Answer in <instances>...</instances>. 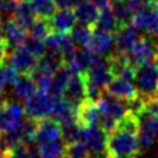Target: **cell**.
<instances>
[{"label":"cell","instance_id":"9","mask_svg":"<svg viewBox=\"0 0 158 158\" xmlns=\"http://www.w3.org/2000/svg\"><path fill=\"white\" fill-rule=\"evenodd\" d=\"M38 60L39 58L33 53H31L25 46H19L8 50L6 61H8V65L17 69L19 74H32V71L38 64Z\"/></svg>","mask_w":158,"mask_h":158},{"label":"cell","instance_id":"35","mask_svg":"<svg viewBox=\"0 0 158 158\" xmlns=\"http://www.w3.org/2000/svg\"><path fill=\"white\" fill-rule=\"evenodd\" d=\"M7 78H6V69L2 67V64H0V96L4 93L6 90V86H7Z\"/></svg>","mask_w":158,"mask_h":158},{"label":"cell","instance_id":"29","mask_svg":"<svg viewBox=\"0 0 158 158\" xmlns=\"http://www.w3.org/2000/svg\"><path fill=\"white\" fill-rule=\"evenodd\" d=\"M69 35H71L72 40L75 42L77 46L86 47L87 42H89V39H90V35H92V28L83 27V25H81V27H75Z\"/></svg>","mask_w":158,"mask_h":158},{"label":"cell","instance_id":"15","mask_svg":"<svg viewBox=\"0 0 158 158\" xmlns=\"http://www.w3.org/2000/svg\"><path fill=\"white\" fill-rule=\"evenodd\" d=\"M63 140V131L61 125L53 118H44V119L38 121V128H36L35 135V143L42 144V143H50Z\"/></svg>","mask_w":158,"mask_h":158},{"label":"cell","instance_id":"13","mask_svg":"<svg viewBox=\"0 0 158 158\" xmlns=\"http://www.w3.org/2000/svg\"><path fill=\"white\" fill-rule=\"evenodd\" d=\"M52 33H71L77 27V15L74 8H57L47 19Z\"/></svg>","mask_w":158,"mask_h":158},{"label":"cell","instance_id":"5","mask_svg":"<svg viewBox=\"0 0 158 158\" xmlns=\"http://www.w3.org/2000/svg\"><path fill=\"white\" fill-rule=\"evenodd\" d=\"M139 121V139L142 148H148L158 139V118L144 107L137 115Z\"/></svg>","mask_w":158,"mask_h":158},{"label":"cell","instance_id":"10","mask_svg":"<svg viewBox=\"0 0 158 158\" xmlns=\"http://www.w3.org/2000/svg\"><path fill=\"white\" fill-rule=\"evenodd\" d=\"M86 77V81L92 82L93 85L98 86L100 89H107L111 81L114 79V72H112L111 67H110V63L107 60V57H97L96 61L92 64L87 72L85 74Z\"/></svg>","mask_w":158,"mask_h":158},{"label":"cell","instance_id":"2","mask_svg":"<svg viewBox=\"0 0 158 158\" xmlns=\"http://www.w3.org/2000/svg\"><path fill=\"white\" fill-rule=\"evenodd\" d=\"M56 103H57V97L50 90L38 89L27 101H24L27 117L35 121L50 118L54 112Z\"/></svg>","mask_w":158,"mask_h":158},{"label":"cell","instance_id":"17","mask_svg":"<svg viewBox=\"0 0 158 158\" xmlns=\"http://www.w3.org/2000/svg\"><path fill=\"white\" fill-rule=\"evenodd\" d=\"M96 56L92 54L87 49L82 47V49H77L75 53L65 61L64 64L68 65V68L72 71V74H82L85 75L87 69L92 67V64L96 61Z\"/></svg>","mask_w":158,"mask_h":158},{"label":"cell","instance_id":"27","mask_svg":"<svg viewBox=\"0 0 158 158\" xmlns=\"http://www.w3.org/2000/svg\"><path fill=\"white\" fill-rule=\"evenodd\" d=\"M65 158H92V154L82 140H77L65 143Z\"/></svg>","mask_w":158,"mask_h":158},{"label":"cell","instance_id":"1","mask_svg":"<svg viewBox=\"0 0 158 158\" xmlns=\"http://www.w3.org/2000/svg\"><path fill=\"white\" fill-rule=\"evenodd\" d=\"M140 148L139 121L136 115L131 114L108 133L107 154L114 158H135Z\"/></svg>","mask_w":158,"mask_h":158},{"label":"cell","instance_id":"31","mask_svg":"<svg viewBox=\"0 0 158 158\" xmlns=\"http://www.w3.org/2000/svg\"><path fill=\"white\" fill-rule=\"evenodd\" d=\"M18 0H0V22L11 19L15 13Z\"/></svg>","mask_w":158,"mask_h":158},{"label":"cell","instance_id":"39","mask_svg":"<svg viewBox=\"0 0 158 158\" xmlns=\"http://www.w3.org/2000/svg\"><path fill=\"white\" fill-rule=\"evenodd\" d=\"M0 158H7V156H6V151L0 150Z\"/></svg>","mask_w":158,"mask_h":158},{"label":"cell","instance_id":"7","mask_svg":"<svg viewBox=\"0 0 158 158\" xmlns=\"http://www.w3.org/2000/svg\"><path fill=\"white\" fill-rule=\"evenodd\" d=\"M107 137H108V133L98 125L86 126L82 129L81 135V140L87 146L90 154L94 156L93 158L107 153Z\"/></svg>","mask_w":158,"mask_h":158},{"label":"cell","instance_id":"4","mask_svg":"<svg viewBox=\"0 0 158 158\" xmlns=\"http://www.w3.org/2000/svg\"><path fill=\"white\" fill-rule=\"evenodd\" d=\"M136 83L139 96H142L144 100L158 96V68L157 65L151 63H144L136 67Z\"/></svg>","mask_w":158,"mask_h":158},{"label":"cell","instance_id":"8","mask_svg":"<svg viewBox=\"0 0 158 158\" xmlns=\"http://www.w3.org/2000/svg\"><path fill=\"white\" fill-rule=\"evenodd\" d=\"M115 46V35L111 32L92 29V35L87 42L86 47L96 57H108L112 54V49Z\"/></svg>","mask_w":158,"mask_h":158},{"label":"cell","instance_id":"26","mask_svg":"<svg viewBox=\"0 0 158 158\" xmlns=\"http://www.w3.org/2000/svg\"><path fill=\"white\" fill-rule=\"evenodd\" d=\"M29 3L39 18L49 19L53 15V13L57 10L54 0H29Z\"/></svg>","mask_w":158,"mask_h":158},{"label":"cell","instance_id":"16","mask_svg":"<svg viewBox=\"0 0 158 158\" xmlns=\"http://www.w3.org/2000/svg\"><path fill=\"white\" fill-rule=\"evenodd\" d=\"M107 93H110L111 96L121 98L123 101H131L139 96L135 82L118 77H114L111 83L107 86Z\"/></svg>","mask_w":158,"mask_h":158},{"label":"cell","instance_id":"18","mask_svg":"<svg viewBox=\"0 0 158 158\" xmlns=\"http://www.w3.org/2000/svg\"><path fill=\"white\" fill-rule=\"evenodd\" d=\"M139 31L135 27H132L131 24H123L119 27V29L114 33L115 35V47L118 52L122 53H129V50L136 44V42L139 40Z\"/></svg>","mask_w":158,"mask_h":158},{"label":"cell","instance_id":"20","mask_svg":"<svg viewBox=\"0 0 158 158\" xmlns=\"http://www.w3.org/2000/svg\"><path fill=\"white\" fill-rule=\"evenodd\" d=\"M100 119H101V111L96 101L86 100L83 104H81L78 107V121L83 128L93 125L100 126Z\"/></svg>","mask_w":158,"mask_h":158},{"label":"cell","instance_id":"33","mask_svg":"<svg viewBox=\"0 0 158 158\" xmlns=\"http://www.w3.org/2000/svg\"><path fill=\"white\" fill-rule=\"evenodd\" d=\"M57 8H75L82 0H54Z\"/></svg>","mask_w":158,"mask_h":158},{"label":"cell","instance_id":"36","mask_svg":"<svg viewBox=\"0 0 158 158\" xmlns=\"http://www.w3.org/2000/svg\"><path fill=\"white\" fill-rule=\"evenodd\" d=\"M90 2H93L97 7H100V8H106V7H108V6L111 4L112 0H90Z\"/></svg>","mask_w":158,"mask_h":158},{"label":"cell","instance_id":"12","mask_svg":"<svg viewBox=\"0 0 158 158\" xmlns=\"http://www.w3.org/2000/svg\"><path fill=\"white\" fill-rule=\"evenodd\" d=\"M61 98L71 103L72 106L79 107L87 100L86 93V77L82 74H74L68 81Z\"/></svg>","mask_w":158,"mask_h":158},{"label":"cell","instance_id":"21","mask_svg":"<svg viewBox=\"0 0 158 158\" xmlns=\"http://www.w3.org/2000/svg\"><path fill=\"white\" fill-rule=\"evenodd\" d=\"M13 89H14V94L19 100L27 101L39 87L31 74H21L17 79V82L13 85Z\"/></svg>","mask_w":158,"mask_h":158},{"label":"cell","instance_id":"6","mask_svg":"<svg viewBox=\"0 0 158 158\" xmlns=\"http://www.w3.org/2000/svg\"><path fill=\"white\" fill-rule=\"evenodd\" d=\"M129 24L140 32L156 36L158 35V11L153 7V4L146 6L132 14Z\"/></svg>","mask_w":158,"mask_h":158},{"label":"cell","instance_id":"11","mask_svg":"<svg viewBox=\"0 0 158 158\" xmlns=\"http://www.w3.org/2000/svg\"><path fill=\"white\" fill-rule=\"evenodd\" d=\"M158 50V44L154 43L153 39L150 38H140L136 42L133 47L129 50V53H126L129 57V61L133 64L135 67L140 65L144 63H151L156 60Z\"/></svg>","mask_w":158,"mask_h":158},{"label":"cell","instance_id":"37","mask_svg":"<svg viewBox=\"0 0 158 158\" xmlns=\"http://www.w3.org/2000/svg\"><path fill=\"white\" fill-rule=\"evenodd\" d=\"M96 158H114V157H111V156H108V154H103V156H100V157H96Z\"/></svg>","mask_w":158,"mask_h":158},{"label":"cell","instance_id":"14","mask_svg":"<svg viewBox=\"0 0 158 158\" xmlns=\"http://www.w3.org/2000/svg\"><path fill=\"white\" fill-rule=\"evenodd\" d=\"M0 36L6 40L8 50H11L24 46L25 40L28 39V31L21 27L14 18H11L6 22H0Z\"/></svg>","mask_w":158,"mask_h":158},{"label":"cell","instance_id":"19","mask_svg":"<svg viewBox=\"0 0 158 158\" xmlns=\"http://www.w3.org/2000/svg\"><path fill=\"white\" fill-rule=\"evenodd\" d=\"M100 7L94 4L90 0H82L81 3L74 8L75 15H77V19L81 25L87 28H94L96 22H97V18L100 15Z\"/></svg>","mask_w":158,"mask_h":158},{"label":"cell","instance_id":"3","mask_svg":"<svg viewBox=\"0 0 158 158\" xmlns=\"http://www.w3.org/2000/svg\"><path fill=\"white\" fill-rule=\"evenodd\" d=\"M27 118L25 107L17 101H0V136L14 133Z\"/></svg>","mask_w":158,"mask_h":158},{"label":"cell","instance_id":"42","mask_svg":"<svg viewBox=\"0 0 158 158\" xmlns=\"http://www.w3.org/2000/svg\"><path fill=\"white\" fill-rule=\"evenodd\" d=\"M125 2H128V0H125Z\"/></svg>","mask_w":158,"mask_h":158},{"label":"cell","instance_id":"22","mask_svg":"<svg viewBox=\"0 0 158 158\" xmlns=\"http://www.w3.org/2000/svg\"><path fill=\"white\" fill-rule=\"evenodd\" d=\"M123 24H121L119 19L117 18V15L114 14L111 8V4L106 8H101L100 10V15L97 18V22H96L94 28L93 29H98V31H104V32H111L115 33L119 27Z\"/></svg>","mask_w":158,"mask_h":158},{"label":"cell","instance_id":"23","mask_svg":"<svg viewBox=\"0 0 158 158\" xmlns=\"http://www.w3.org/2000/svg\"><path fill=\"white\" fill-rule=\"evenodd\" d=\"M13 18L15 19L21 27H24L25 29L28 31L33 25V22L36 21L38 15H36L35 11H33L29 0H18V4H17L15 13H14Z\"/></svg>","mask_w":158,"mask_h":158},{"label":"cell","instance_id":"30","mask_svg":"<svg viewBox=\"0 0 158 158\" xmlns=\"http://www.w3.org/2000/svg\"><path fill=\"white\" fill-rule=\"evenodd\" d=\"M7 158H36L33 151L31 150V146L27 143H19L15 147L10 148L8 151H6Z\"/></svg>","mask_w":158,"mask_h":158},{"label":"cell","instance_id":"25","mask_svg":"<svg viewBox=\"0 0 158 158\" xmlns=\"http://www.w3.org/2000/svg\"><path fill=\"white\" fill-rule=\"evenodd\" d=\"M38 158H65V143L63 140L38 144Z\"/></svg>","mask_w":158,"mask_h":158},{"label":"cell","instance_id":"28","mask_svg":"<svg viewBox=\"0 0 158 158\" xmlns=\"http://www.w3.org/2000/svg\"><path fill=\"white\" fill-rule=\"evenodd\" d=\"M52 33V29L49 27V22L44 18H36V21L33 22V25L28 29V35L32 36L35 39H40V40H44L47 36Z\"/></svg>","mask_w":158,"mask_h":158},{"label":"cell","instance_id":"40","mask_svg":"<svg viewBox=\"0 0 158 158\" xmlns=\"http://www.w3.org/2000/svg\"><path fill=\"white\" fill-rule=\"evenodd\" d=\"M154 64H156L157 68H158V50H157V56H156V60H154Z\"/></svg>","mask_w":158,"mask_h":158},{"label":"cell","instance_id":"24","mask_svg":"<svg viewBox=\"0 0 158 158\" xmlns=\"http://www.w3.org/2000/svg\"><path fill=\"white\" fill-rule=\"evenodd\" d=\"M72 75L74 74H72V71L68 68L67 64H61V65L56 69L54 77H53L52 87H50V92H52L57 98H61L64 89H65L67 83H68V81L71 79Z\"/></svg>","mask_w":158,"mask_h":158},{"label":"cell","instance_id":"41","mask_svg":"<svg viewBox=\"0 0 158 158\" xmlns=\"http://www.w3.org/2000/svg\"><path fill=\"white\" fill-rule=\"evenodd\" d=\"M135 158H143L142 156H136V157H135Z\"/></svg>","mask_w":158,"mask_h":158},{"label":"cell","instance_id":"32","mask_svg":"<svg viewBox=\"0 0 158 158\" xmlns=\"http://www.w3.org/2000/svg\"><path fill=\"white\" fill-rule=\"evenodd\" d=\"M24 46L27 47L31 53H33L38 58H40L42 56L46 53V43H44V40L35 39V38H32V36H29V35H28V39L25 40Z\"/></svg>","mask_w":158,"mask_h":158},{"label":"cell","instance_id":"34","mask_svg":"<svg viewBox=\"0 0 158 158\" xmlns=\"http://www.w3.org/2000/svg\"><path fill=\"white\" fill-rule=\"evenodd\" d=\"M7 56H8V46H7V43H6L4 39L0 36V64L6 63Z\"/></svg>","mask_w":158,"mask_h":158},{"label":"cell","instance_id":"38","mask_svg":"<svg viewBox=\"0 0 158 158\" xmlns=\"http://www.w3.org/2000/svg\"><path fill=\"white\" fill-rule=\"evenodd\" d=\"M153 7L158 11V0H154V2H153Z\"/></svg>","mask_w":158,"mask_h":158}]
</instances>
